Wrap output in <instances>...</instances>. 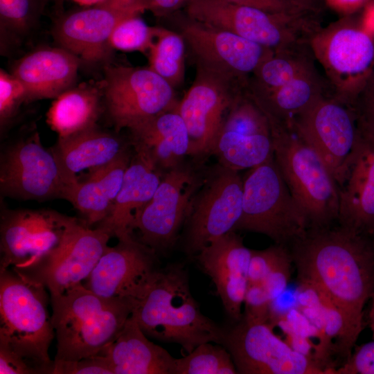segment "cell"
<instances>
[{
  "label": "cell",
  "instance_id": "484cf974",
  "mask_svg": "<svg viewBox=\"0 0 374 374\" xmlns=\"http://www.w3.org/2000/svg\"><path fill=\"white\" fill-rule=\"evenodd\" d=\"M100 354L106 357L113 374H172L175 359L147 338L132 314Z\"/></svg>",
  "mask_w": 374,
  "mask_h": 374
},
{
  "label": "cell",
  "instance_id": "836d02e7",
  "mask_svg": "<svg viewBox=\"0 0 374 374\" xmlns=\"http://www.w3.org/2000/svg\"><path fill=\"white\" fill-rule=\"evenodd\" d=\"M232 356L219 344H199L184 357L175 359L172 374H235Z\"/></svg>",
  "mask_w": 374,
  "mask_h": 374
},
{
  "label": "cell",
  "instance_id": "44dd1931",
  "mask_svg": "<svg viewBox=\"0 0 374 374\" xmlns=\"http://www.w3.org/2000/svg\"><path fill=\"white\" fill-rule=\"evenodd\" d=\"M339 224L374 236V139L362 134L335 176Z\"/></svg>",
  "mask_w": 374,
  "mask_h": 374
},
{
  "label": "cell",
  "instance_id": "7402d4cb",
  "mask_svg": "<svg viewBox=\"0 0 374 374\" xmlns=\"http://www.w3.org/2000/svg\"><path fill=\"white\" fill-rule=\"evenodd\" d=\"M234 231L211 242L196 258L214 283L226 312L240 321L248 287L251 249L244 245L242 238Z\"/></svg>",
  "mask_w": 374,
  "mask_h": 374
},
{
  "label": "cell",
  "instance_id": "f907efd6",
  "mask_svg": "<svg viewBox=\"0 0 374 374\" xmlns=\"http://www.w3.org/2000/svg\"><path fill=\"white\" fill-rule=\"evenodd\" d=\"M82 7H88L99 3L105 0H72Z\"/></svg>",
  "mask_w": 374,
  "mask_h": 374
},
{
  "label": "cell",
  "instance_id": "7c38bea8",
  "mask_svg": "<svg viewBox=\"0 0 374 374\" xmlns=\"http://www.w3.org/2000/svg\"><path fill=\"white\" fill-rule=\"evenodd\" d=\"M145 10V0H105L63 15L54 24L52 35L59 46L77 55L82 64H106L116 26Z\"/></svg>",
  "mask_w": 374,
  "mask_h": 374
},
{
  "label": "cell",
  "instance_id": "1f68e13d",
  "mask_svg": "<svg viewBox=\"0 0 374 374\" xmlns=\"http://www.w3.org/2000/svg\"><path fill=\"white\" fill-rule=\"evenodd\" d=\"M46 0H0L1 52L19 43L36 27Z\"/></svg>",
  "mask_w": 374,
  "mask_h": 374
},
{
  "label": "cell",
  "instance_id": "5b68a950",
  "mask_svg": "<svg viewBox=\"0 0 374 374\" xmlns=\"http://www.w3.org/2000/svg\"><path fill=\"white\" fill-rule=\"evenodd\" d=\"M46 289L11 268L0 271V343L52 374L48 349L55 332Z\"/></svg>",
  "mask_w": 374,
  "mask_h": 374
},
{
  "label": "cell",
  "instance_id": "f35d334b",
  "mask_svg": "<svg viewBox=\"0 0 374 374\" xmlns=\"http://www.w3.org/2000/svg\"><path fill=\"white\" fill-rule=\"evenodd\" d=\"M273 301L261 285L248 284L244 296V320L253 323H269Z\"/></svg>",
  "mask_w": 374,
  "mask_h": 374
},
{
  "label": "cell",
  "instance_id": "f6af8a7d",
  "mask_svg": "<svg viewBox=\"0 0 374 374\" xmlns=\"http://www.w3.org/2000/svg\"><path fill=\"white\" fill-rule=\"evenodd\" d=\"M190 0H145L147 10L157 16H163L174 12Z\"/></svg>",
  "mask_w": 374,
  "mask_h": 374
},
{
  "label": "cell",
  "instance_id": "9a60e30c",
  "mask_svg": "<svg viewBox=\"0 0 374 374\" xmlns=\"http://www.w3.org/2000/svg\"><path fill=\"white\" fill-rule=\"evenodd\" d=\"M242 195L243 179L238 171L219 164L204 179L186 219L189 253H199L213 240L236 230Z\"/></svg>",
  "mask_w": 374,
  "mask_h": 374
},
{
  "label": "cell",
  "instance_id": "8fae6325",
  "mask_svg": "<svg viewBox=\"0 0 374 374\" xmlns=\"http://www.w3.org/2000/svg\"><path fill=\"white\" fill-rule=\"evenodd\" d=\"M204 178L183 163L164 172L150 200L134 216L131 232L154 252L169 249L186 221L193 201Z\"/></svg>",
  "mask_w": 374,
  "mask_h": 374
},
{
  "label": "cell",
  "instance_id": "603a6c76",
  "mask_svg": "<svg viewBox=\"0 0 374 374\" xmlns=\"http://www.w3.org/2000/svg\"><path fill=\"white\" fill-rule=\"evenodd\" d=\"M82 60L61 46H42L17 60L11 73L26 92V101L56 98L73 87Z\"/></svg>",
  "mask_w": 374,
  "mask_h": 374
},
{
  "label": "cell",
  "instance_id": "3957f363",
  "mask_svg": "<svg viewBox=\"0 0 374 374\" xmlns=\"http://www.w3.org/2000/svg\"><path fill=\"white\" fill-rule=\"evenodd\" d=\"M50 296L57 338L54 360H78L100 354L132 313L128 301L102 297L83 283Z\"/></svg>",
  "mask_w": 374,
  "mask_h": 374
},
{
  "label": "cell",
  "instance_id": "ee69618b",
  "mask_svg": "<svg viewBox=\"0 0 374 374\" xmlns=\"http://www.w3.org/2000/svg\"><path fill=\"white\" fill-rule=\"evenodd\" d=\"M228 2L256 8L264 11L285 14L289 15L303 16L314 15L304 10L293 0H224Z\"/></svg>",
  "mask_w": 374,
  "mask_h": 374
},
{
  "label": "cell",
  "instance_id": "f1b7e54d",
  "mask_svg": "<svg viewBox=\"0 0 374 374\" xmlns=\"http://www.w3.org/2000/svg\"><path fill=\"white\" fill-rule=\"evenodd\" d=\"M103 93L100 86L82 83L59 95L47 113V122L58 138L96 126Z\"/></svg>",
  "mask_w": 374,
  "mask_h": 374
},
{
  "label": "cell",
  "instance_id": "74e56055",
  "mask_svg": "<svg viewBox=\"0 0 374 374\" xmlns=\"http://www.w3.org/2000/svg\"><path fill=\"white\" fill-rule=\"evenodd\" d=\"M287 251L285 246L278 244L262 250L251 249L248 284L261 285L274 265Z\"/></svg>",
  "mask_w": 374,
  "mask_h": 374
},
{
  "label": "cell",
  "instance_id": "60d3db41",
  "mask_svg": "<svg viewBox=\"0 0 374 374\" xmlns=\"http://www.w3.org/2000/svg\"><path fill=\"white\" fill-rule=\"evenodd\" d=\"M333 374H374V339L358 347Z\"/></svg>",
  "mask_w": 374,
  "mask_h": 374
},
{
  "label": "cell",
  "instance_id": "2e32d148",
  "mask_svg": "<svg viewBox=\"0 0 374 374\" xmlns=\"http://www.w3.org/2000/svg\"><path fill=\"white\" fill-rule=\"evenodd\" d=\"M290 123L315 150L334 178L362 134L353 106L341 101L331 91Z\"/></svg>",
  "mask_w": 374,
  "mask_h": 374
},
{
  "label": "cell",
  "instance_id": "4dcf8cb0",
  "mask_svg": "<svg viewBox=\"0 0 374 374\" xmlns=\"http://www.w3.org/2000/svg\"><path fill=\"white\" fill-rule=\"evenodd\" d=\"M314 59L309 43L274 51L253 73L248 89L253 96L274 91L314 67Z\"/></svg>",
  "mask_w": 374,
  "mask_h": 374
},
{
  "label": "cell",
  "instance_id": "d4e9b609",
  "mask_svg": "<svg viewBox=\"0 0 374 374\" xmlns=\"http://www.w3.org/2000/svg\"><path fill=\"white\" fill-rule=\"evenodd\" d=\"M177 103L129 130L134 149L146 154L162 172L180 165L188 155V133Z\"/></svg>",
  "mask_w": 374,
  "mask_h": 374
},
{
  "label": "cell",
  "instance_id": "816d5d0a",
  "mask_svg": "<svg viewBox=\"0 0 374 374\" xmlns=\"http://www.w3.org/2000/svg\"><path fill=\"white\" fill-rule=\"evenodd\" d=\"M53 1L57 8L60 9L62 7L64 0H53Z\"/></svg>",
  "mask_w": 374,
  "mask_h": 374
},
{
  "label": "cell",
  "instance_id": "30bf717a",
  "mask_svg": "<svg viewBox=\"0 0 374 374\" xmlns=\"http://www.w3.org/2000/svg\"><path fill=\"white\" fill-rule=\"evenodd\" d=\"M78 219L55 211H8L1 220L0 271L11 268L24 274L60 247Z\"/></svg>",
  "mask_w": 374,
  "mask_h": 374
},
{
  "label": "cell",
  "instance_id": "d6a6232c",
  "mask_svg": "<svg viewBox=\"0 0 374 374\" xmlns=\"http://www.w3.org/2000/svg\"><path fill=\"white\" fill-rule=\"evenodd\" d=\"M185 45V40L179 33L160 28L148 52V67L174 89L184 81Z\"/></svg>",
  "mask_w": 374,
  "mask_h": 374
},
{
  "label": "cell",
  "instance_id": "e575fe53",
  "mask_svg": "<svg viewBox=\"0 0 374 374\" xmlns=\"http://www.w3.org/2000/svg\"><path fill=\"white\" fill-rule=\"evenodd\" d=\"M160 27L148 26L140 15L128 17L121 21L114 30L109 45L112 50L149 52Z\"/></svg>",
  "mask_w": 374,
  "mask_h": 374
},
{
  "label": "cell",
  "instance_id": "d590c367",
  "mask_svg": "<svg viewBox=\"0 0 374 374\" xmlns=\"http://www.w3.org/2000/svg\"><path fill=\"white\" fill-rule=\"evenodd\" d=\"M26 101L22 84L11 73L0 70V121L3 127L14 117L20 105Z\"/></svg>",
  "mask_w": 374,
  "mask_h": 374
},
{
  "label": "cell",
  "instance_id": "52a82bcc",
  "mask_svg": "<svg viewBox=\"0 0 374 374\" xmlns=\"http://www.w3.org/2000/svg\"><path fill=\"white\" fill-rule=\"evenodd\" d=\"M186 15L233 33L274 51L309 42L319 24L312 15L271 13L224 0H190Z\"/></svg>",
  "mask_w": 374,
  "mask_h": 374
},
{
  "label": "cell",
  "instance_id": "c3c4849f",
  "mask_svg": "<svg viewBox=\"0 0 374 374\" xmlns=\"http://www.w3.org/2000/svg\"><path fill=\"white\" fill-rule=\"evenodd\" d=\"M306 11L315 15L319 13L326 3L325 0H293Z\"/></svg>",
  "mask_w": 374,
  "mask_h": 374
},
{
  "label": "cell",
  "instance_id": "d6986e66",
  "mask_svg": "<svg viewBox=\"0 0 374 374\" xmlns=\"http://www.w3.org/2000/svg\"><path fill=\"white\" fill-rule=\"evenodd\" d=\"M110 237L105 229H91L78 220L53 255L21 275L44 285L50 295L62 294L88 278L107 248Z\"/></svg>",
  "mask_w": 374,
  "mask_h": 374
},
{
  "label": "cell",
  "instance_id": "277c9868",
  "mask_svg": "<svg viewBox=\"0 0 374 374\" xmlns=\"http://www.w3.org/2000/svg\"><path fill=\"white\" fill-rule=\"evenodd\" d=\"M269 121L275 161L308 229L332 225L338 220L339 211L338 189L332 172L291 123Z\"/></svg>",
  "mask_w": 374,
  "mask_h": 374
},
{
  "label": "cell",
  "instance_id": "8992f818",
  "mask_svg": "<svg viewBox=\"0 0 374 374\" xmlns=\"http://www.w3.org/2000/svg\"><path fill=\"white\" fill-rule=\"evenodd\" d=\"M242 179V210L236 229L266 235L284 246L306 233V219L274 157L250 168Z\"/></svg>",
  "mask_w": 374,
  "mask_h": 374
},
{
  "label": "cell",
  "instance_id": "ffe728a7",
  "mask_svg": "<svg viewBox=\"0 0 374 374\" xmlns=\"http://www.w3.org/2000/svg\"><path fill=\"white\" fill-rule=\"evenodd\" d=\"M157 268L153 250L134 238L118 240L107 247L82 283L102 297L130 302Z\"/></svg>",
  "mask_w": 374,
  "mask_h": 374
},
{
  "label": "cell",
  "instance_id": "7bdbcfd3",
  "mask_svg": "<svg viewBox=\"0 0 374 374\" xmlns=\"http://www.w3.org/2000/svg\"><path fill=\"white\" fill-rule=\"evenodd\" d=\"M1 374L44 373L42 369L25 357L0 343Z\"/></svg>",
  "mask_w": 374,
  "mask_h": 374
},
{
  "label": "cell",
  "instance_id": "f546056e",
  "mask_svg": "<svg viewBox=\"0 0 374 374\" xmlns=\"http://www.w3.org/2000/svg\"><path fill=\"white\" fill-rule=\"evenodd\" d=\"M326 93V84L314 66L269 93H250L270 119L289 123Z\"/></svg>",
  "mask_w": 374,
  "mask_h": 374
},
{
  "label": "cell",
  "instance_id": "ac0fdd59",
  "mask_svg": "<svg viewBox=\"0 0 374 374\" xmlns=\"http://www.w3.org/2000/svg\"><path fill=\"white\" fill-rule=\"evenodd\" d=\"M66 185L53 152L42 145L37 133L2 155L0 187L5 196L39 201L62 198Z\"/></svg>",
  "mask_w": 374,
  "mask_h": 374
},
{
  "label": "cell",
  "instance_id": "9c48e42d",
  "mask_svg": "<svg viewBox=\"0 0 374 374\" xmlns=\"http://www.w3.org/2000/svg\"><path fill=\"white\" fill-rule=\"evenodd\" d=\"M107 114L118 132L174 107V88L150 67L104 66L100 84Z\"/></svg>",
  "mask_w": 374,
  "mask_h": 374
},
{
  "label": "cell",
  "instance_id": "4316f807",
  "mask_svg": "<svg viewBox=\"0 0 374 374\" xmlns=\"http://www.w3.org/2000/svg\"><path fill=\"white\" fill-rule=\"evenodd\" d=\"M132 159L129 150L103 167L89 170L85 179L66 186L62 199L85 217V224H99L109 215Z\"/></svg>",
  "mask_w": 374,
  "mask_h": 374
},
{
  "label": "cell",
  "instance_id": "e0dca14e",
  "mask_svg": "<svg viewBox=\"0 0 374 374\" xmlns=\"http://www.w3.org/2000/svg\"><path fill=\"white\" fill-rule=\"evenodd\" d=\"M179 33L197 64L242 84H247L249 75L274 52L188 16L179 23Z\"/></svg>",
  "mask_w": 374,
  "mask_h": 374
},
{
  "label": "cell",
  "instance_id": "7a4b0ae2",
  "mask_svg": "<svg viewBox=\"0 0 374 374\" xmlns=\"http://www.w3.org/2000/svg\"><path fill=\"white\" fill-rule=\"evenodd\" d=\"M129 303L131 314L147 336L177 344L187 354L203 343L224 344L226 332L201 312L181 265L157 268Z\"/></svg>",
  "mask_w": 374,
  "mask_h": 374
},
{
  "label": "cell",
  "instance_id": "db71d44e",
  "mask_svg": "<svg viewBox=\"0 0 374 374\" xmlns=\"http://www.w3.org/2000/svg\"><path fill=\"white\" fill-rule=\"evenodd\" d=\"M373 238H374V236H373Z\"/></svg>",
  "mask_w": 374,
  "mask_h": 374
},
{
  "label": "cell",
  "instance_id": "f5cc1de1",
  "mask_svg": "<svg viewBox=\"0 0 374 374\" xmlns=\"http://www.w3.org/2000/svg\"><path fill=\"white\" fill-rule=\"evenodd\" d=\"M373 1V0H368V1Z\"/></svg>",
  "mask_w": 374,
  "mask_h": 374
},
{
  "label": "cell",
  "instance_id": "5bb4252c",
  "mask_svg": "<svg viewBox=\"0 0 374 374\" xmlns=\"http://www.w3.org/2000/svg\"><path fill=\"white\" fill-rule=\"evenodd\" d=\"M247 86L197 64L195 80L177 103L188 133V155L197 158L212 153L234 98Z\"/></svg>",
  "mask_w": 374,
  "mask_h": 374
},
{
  "label": "cell",
  "instance_id": "cb8c5ba5",
  "mask_svg": "<svg viewBox=\"0 0 374 374\" xmlns=\"http://www.w3.org/2000/svg\"><path fill=\"white\" fill-rule=\"evenodd\" d=\"M163 175L146 154L134 150L112 209L98 226L118 240L133 239L131 225L134 216L152 197Z\"/></svg>",
  "mask_w": 374,
  "mask_h": 374
},
{
  "label": "cell",
  "instance_id": "7dc6e473",
  "mask_svg": "<svg viewBox=\"0 0 374 374\" xmlns=\"http://www.w3.org/2000/svg\"><path fill=\"white\" fill-rule=\"evenodd\" d=\"M359 24L374 37V0L368 1L364 6Z\"/></svg>",
  "mask_w": 374,
  "mask_h": 374
},
{
  "label": "cell",
  "instance_id": "681fc988",
  "mask_svg": "<svg viewBox=\"0 0 374 374\" xmlns=\"http://www.w3.org/2000/svg\"><path fill=\"white\" fill-rule=\"evenodd\" d=\"M372 305L369 313L370 327L372 332L373 339H374V292L372 295Z\"/></svg>",
  "mask_w": 374,
  "mask_h": 374
},
{
  "label": "cell",
  "instance_id": "bcb514c9",
  "mask_svg": "<svg viewBox=\"0 0 374 374\" xmlns=\"http://www.w3.org/2000/svg\"><path fill=\"white\" fill-rule=\"evenodd\" d=\"M326 3L338 11L352 13L364 6L368 0H325Z\"/></svg>",
  "mask_w": 374,
  "mask_h": 374
},
{
  "label": "cell",
  "instance_id": "6da1fadb",
  "mask_svg": "<svg viewBox=\"0 0 374 374\" xmlns=\"http://www.w3.org/2000/svg\"><path fill=\"white\" fill-rule=\"evenodd\" d=\"M351 228L309 229L290 251L301 285L322 294L341 313L346 357L362 330L364 307L374 292V240Z\"/></svg>",
  "mask_w": 374,
  "mask_h": 374
},
{
  "label": "cell",
  "instance_id": "ab89813d",
  "mask_svg": "<svg viewBox=\"0 0 374 374\" xmlns=\"http://www.w3.org/2000/svg\"><path fill=\"white\" fill-rule=\"evenodd\" d=\"M52 374H113L106 357L102 355L78 360H53Z\"/></svg>",
  "mask_w": 374,
  "mask_h": 374
},
{
  "label": "cell",
  "instance_id": "b9f144b4",
  "mask_svg": "<svg viewBox=\"0 0 374 374\" xmlns=\"http://www.w3.org/2000/svg\"><path fill=\"white\" fill-rule=\"evenodd\" d=\"M292 259L289 251L274 265L261 285L274 301L286 289L291 277Z\"/></svg>",
  "mask_w": 374,
  "mask_h": 374
},
{
  "label": "cell",
  "instance_id": "8d00e7d4",
  "mask_svg": "<svg viewBox=\"0 0 374 374\" xmlns=\"http://www.w3.org/2000/svg\"><path fill=\"white\" fill-rule=\"evenodd\" d=\"M353 107L362 133L374 139V66L357 93Z\"/></svg>",
  "mask_w": 374,
  "mask_h": 374
},
{
  "label": "cell",
  "instance_id": "ba28073f",
  "mask_svg": "<svg viewBox=\"0 0 374 374\" xmlns=\"http://www.w3.org/2000/svg\"><path fill=\"white\" fill-rule=\"evenodd\" d=\"M309 46L326 72L332 93L353 105L374 66V37L359 21L344 18L317 29Z\"/></svg>",
  "mask_w": 374,
  "mask_h": 374
},
{
  "label": "cell",
  "instance_id": "4fadbf2b",
  "mask_svg": "<svg viewBox=\"0 0 374 374\" xmlns=\"http://www.w3.org/2000/svg\"><path fill=\"white\" fill-rule=\"evenodd\" d=\"M224 345L238 373L329 374L322 364L278 337L269 323L240 320L226 332Z\"/></svg>",
  "mask_w": 374,
  "mask_h": 374
},
{
  "label": "cell",
  "instance_id": "83f0119b",
  "mask_svg": "<svg viewBox=\"0 0 374 374\" xmlns=\"http://www.w3.org/2000/svg\"><path fill=\"white\" fill-rule=\"evenodd\" d=\"M128 150L117 135L97 125L65 138H58L51 149L66 186L75 182L77 173L107 165Z\"/></svg>",
  "mask_w": 374,
  "mask_h": 374
}]
</instances>
